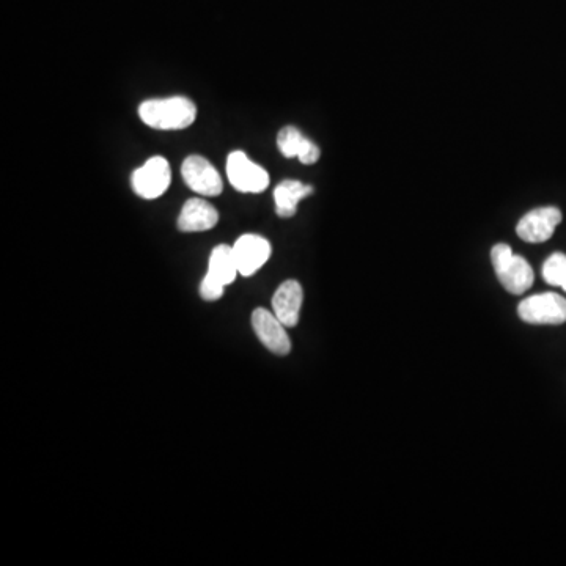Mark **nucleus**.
Wrapping results in <instances>:
<instances>
[{"label":"nucleus","mask_w":566,"mask_h":566,"mask_svg":"<svg viewBox=\"0 0 566 566\" xmlns=\"http://www.w3.org/2000/svg\"><path fill=\"white\" fill-rule=\"evenodd\" d=\"M139 117L150 128L170 131L189 128L197 118V106L184 96L148 100L140 104Z\"/></svg>","instance_id":"1"},{"label":"nucleus","mask_w":566,"mask_h":566,"mask_svg":"<svg viewBox=\"0 0 566 566\" xmlns=\"http://www.w3.org/2000/svg\"><path fill=\"white\" fill-rule=\"evenodd\" d=\"M494 272L502 287L511 295H522L533 285L535 274L529 261L516 255L508 244H496L491 249Z\"/></svg>","instance_id":"2"},{"label":"nucleus","mask_w":566,"mask_h":566,"mask_svg":"<svg viewBox=\"0 0 566 566\" xmlns=\"http://www.w3.org/2000/svg\"><path fill=\"white\" fill-rule=\"evenodd\" d=\"M518 315L529 324L559 326L566 323V299L557 293L533 295L519 304Z\"/></svg>","instance_id":"3"},{"label":"nucleus","mask_w":566,"mask_h":566,"mask_svg":"<svg viewBox=\"0 0 566 566\" xmlns=\"http://www.w3.org/2000/svg\"><path fill=\"white\" fill-rule=\"evenodd\" d=\"M227 177L233 188L247 194H260L269 186L268 172L250 161L243 151H233L228 155Z\"/></svg>","instance_id":"4"},{"label":"nucleus","mask_w":566,"mask_h":566,"mask_svg":"<svg viewBox=\"0 0 566 566\" xmlns=\"http://www.w3.org/2000/svg\"><path fill=\"white\" fill-rule=\"evenodd\" d=\"M172 183V170L169 162L161 156L148 159L144 166L133 173L131 184L139 197L155 200L169 189Z\"/></svg>","instance_id":"5"},{"label":"nucleus","mask_w":566,"mask_h":566,"mask_svg":"<svg viewBox=\"0 0 566 566\" xmlns=\"http://www.w3.org/2000/svg\"><path fill=\"white\" fill-rule=\"evenodd\" d=\"M181 175L192 191L205 197H216L222 194L224 189V183L216 167L203 156L191 155L184 159Z\"/></svg>","instance_id":"6"},{"label":"nucleus","mask_w":566,"mask_h":566,"mask_svg":"<svg viewBox=\"0 0 566 566\" xmlns=\"http://www.w3.org/2000/svg\"><path fill=\"white\" fill-rule=\"evenodd\" d=\"M562 211L555 206H543L521 217L516 227L519 238L526 243H546L554 235L555 228L562 222Z\"/></svg>","instance_id":"7"},{"label":"nucleus","mask_w":566,"mask_h":566,"mask_svg":"<svg viewBox=\"0 0 566 566\" xmlns=\"http://www.w3.org/2000/svg\"><path fill=\"white\" fill-rule=\"evenodd\" d=\"M252 326L255 334L271 353L277 356H287L291 351L290 337H288L282 321L266 309H255L252 313Z\"/></svg>","instance_id":"8"},{"label":"nucleus","mask_w":566,"mask_h":566,"mask_svg":"<svg viewBox=\"0 0 566 566\" xmlns=\"http://www.w3.org/2000/svg\"><path fill=\"white\" fill-rule=\"evenodd\" d=\"M236 265L241 276H254L271 257V244L258 235H244L233 246Z\"/></svg>","instance_id":"9"},{"label":"nucleus","mask_w":566,"mask_h":566,"mask_svg":"<svg viewBox=\"0 0 566 566\" xmlns=\"http://www.w3.org/2000/svg\"><path fill=\"white\" fill-rule=\"evenodd\" d=\"M304 293L298 280H287L277 288L272 298V312L282 321L285 328H295L299 323Z\"/></svg>","instance_id":"10"},{"label":"nucleus","mask_w":566,"mask_h":566,"mask_svg":"<svg viewBox=\"0 0 566 566\" xmlns=\"http://www.w3.org/2000/svg\"><path fill=\"white\" fill-rule=\"evenodd\" d=\"M277 147L285 158H298L302 164H315L320 159L321 151L312 140L304 137V134L295 126H285L280 129L277 136Z\"/></svg>","instance_id":"11"},{"label":"nucleus","mask_w":566,"mask_h":566,"mask_svg":"<svg viewBox=\"0 0 566 566\" xmlns=\"http://www.w3.org/2000/svg\"><path fill=\"white\" fill-rule=\"evenodd\" d=\"M219 213L210 203L202 199H191L184 203L178 217V228L184 233L206 232L216 227Z\"/></svg>","instance_id":"12"},{"label":"nucleus","mask_w":566,"mask_h":566,"mask_svg":"<svg viewBox=\"0 0 566 566\" xmlns=\"http://www.w3.org/2000/svg\"><path fill=\"white\" fill-rule=\"evenodd\" d=\"M313 194L310 184L301 183L299 180H285L274 189V200H276V213L280 217H293L298 211L299 202Z\"/></svg>","instance_id":"13"},{"label":"nucleus","mask_w":566,"mask_h":566,"mask_svg":"<svg viewBox=\"0 0 566 566\" xmlns=\"http://www.w3.org/2000/svg\"><path fill=\"white\" fill-rule=\"evenodd\" d=\"M208 274L219 280L225 287L235 282L239 271L233 247L227 246V244L214 247L213 252H211L210 265H208Z\"/></svg>","instance_id":"14"},{"label":"nucleus","mask_w":566,"mask_h":566,"mask_svg":"<svg viewBox=\"0 0 566 566\" xmlns=\"http://www.w3.org/2000/svg\"><path fill=\"white\" fill-rule=\"evenodd\" d=\"M543 279L552 287H560L566 291V255L555 252L544 261Z\"/></svg>","instance_id":"15"},{"label":"nucleus","mask_w":566,"mask_h":566,"mask_svg":"<svg viewBox=\"0 0 566 566\" xmlns=\"http://www.w3.org/2000/svg\"><path fill=\"white\" fill-rule=\"evenodd\" d=\"M225 285H222L219 280L214 279L206 272V276L203 277L202 283H200V296H202L205 301H217L224 296Z\"/></svg>","instance_id":"16"}]
</instances>
